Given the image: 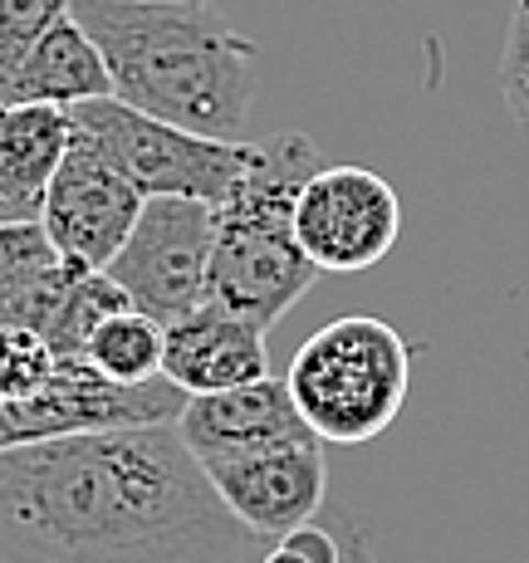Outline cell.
<instances>
[{"mask_svg": "<svg viewBox=\"0 0 529 563\" xmlns=\"http://www.w3.org/2000/svg\"><path fill=\"white\" fill-rule=\"evenodd\" d=\"M216 241V206L191 197H147L123 251L108 265V279L128 305L177 323L181 313L207 305V265Z\"/></svg>", "mask_w": 529, "mask_h": 563, "instance_id": "6", "label": "cell"}, {"mask_svg": "<svg viewBox=\"0 0 529 563\" xmlns=\"http://www.w3.org/2000/svg\"><path fill=\"white\" fill-rule=\"evenodd\" d=\"M69 118L143 197H191L221 206L241 181V172L251 167V147H255V143H225V137H201L187 133V128H172L162 118H147L137 108L118 103L113 93L69 108Z\"/></svg>", "mask_w": 529, "mask_h": 563, "instance_id": "5", "label": "cell"}, {"mask_svg": "<svg viewBox=\"0 0 529 563\" xmlns=\"http://www.w3.org/2000/svg\"><path fill=\"white\" fill-rule=\"evenodd\" d=\"M285 387L319 441L363 446L403 417L412 387V343L387 319L343 313L299 343Z\"/></svg>", "mask_w": 529, "mask_h": 563, "instance_id": "4", "label": "cell"}, {"mask_svg": "<svg viewBox=\"0 0 529 563\" xmlns=\"http://www.w3.org/2000/svg\"><path fill=\"white\" fill-rule=\"evenodd\" d=\"M265 544H269V539H261V544H251V549H241V554H231V559H225V563H255V559H261V554H265ZM359 563H377L368 544H363V554H359Z\"/></svg>", "mask_w": 529, "mask_h": 563, "instance_id": "20", "label": "cell"}, {"mask_svg": "<svg viewBox=\"0 0 529 563\" xmlns=\"http://www.w3.org/2000/svg\"><path fill=\"white\" fill-rule=\"evenodd\" d=\"M69 10L103 49L118 103L235 143L261 89V45L207 0H69Z\"/></svg>", "mask_w": 529, "mask_h": 563, "instance_id": "2", "label": "cell"}, {"mask_svg": "<svg viewBox=\"0 0 529 563\" xmlns=\"http://www.w3.org/2000/svg\"><path fill=\"white\" fill-rule=\"evenodd\" d=\"M143 201H147L143 191L74 128L69 153H64L59 172H54V181L45 191L40 225H45L49 245L64 260H79L89 269H108L113 255L123 251L128 231L137 225V216H143Z\"/></svg>", "mask_w": 529, "mask_h": 563, "instance_id": "9", "label": "cell"}, {"mask_svg": "<svg viewBox=\"0 0 529 563\" xmlns=\"http://www.w3.org/2000/svg\"><path fill=\"white\" fill-rule=\"evenodd\" d=\"M162 343H167V323H157L143 309H118L108 313L99 329L84 343V358L99 367L113 383H153L162 377Z\"/></svg>", "mask_w": 529, "mask_h": 563, "instance_id": "16", "label": "cell"}, {"mask_svg": "<svg viewBox=\"0 0 529 563\" xmlns=\"http://www.w3.org/2000/svg\"><path fill=\"white\" fill-rule=\"evenodd\" d=\"M64 15H69V0H0V99L10 93L20 64L30 59V49Z\"/></svg>", "mask_w": 529, "mask_h": 563, "instance_id": "17", "label": "cell"}, {"mask_svg": "<svg viewBox=\"0 0 529 563\" xmlns=\"http://www.w3.org/2000/svg\"><path fill=\"white\" fill-rule=\"evenodd\" d=\"M187 393L153 377V383H113L89 358H59L45 393L20 407H0V446L49 437H84V431H123L177 421Z\"/></svg>", "mask_w": 529, "mask_h": 563, "instance_id": "7", "label": "cell"}, {"mask_svg": "<svg viewBox=\"0 0 529 563\" xmlns=\"http://www.w3.org/2000/svg\"><path fill=\"white\" fill-rule=\"evenodd\" d=\"M323 167L309 133H275L251 147V167L216 206L207 299L241 319L279 323L315 289L319 265L295 235V201Z\"/></svg>", "mask_w": 529, "mask_h": 563, "instance_id": "3", "label": "cell"}, {"mask_svg": "<svg viewBox=\"0 0 529 563\" xmlns=\"http://www.w3.org/2000/svg\"><path fill=\"white\" fill-rule=\"evenodd\" d=\"M251 544L177 421L0 446V563H225Z\"/></svg>", "mask_w": 529, "mask_h": 563, "instance_id": "1", "label": "cell"}, {"mask_svg": "<svg viewBox=\"0 0 529 563\" xmlns=\"http://www.w3.org/2000/svg\"><path fill=\"white\" fill-rule=\"evenodd\" d=\"M54 349L30 329H0V407H20L45 393L54 377Z\"/></svg>", "mask_w": 529, "mask_h": 563, "instance_id": "18", "label": "cell"}, {"mask_svg": "<svg viewBox=\"0 0 529 563\" xmlns=\"http://www.w3.org/2000/svg\"><path fill=\"white\" fill-rule=\"evenodd\" d=\"M74 143L69 108L0 103V225L40 221L45 191Z\"/></svg>", "mask_w": 529, "mask_h": 563, "instance_id": "13", "label": "cell"}, {"mask_svg": "<svg viewBox=\"0 0 529 563\" xmlns=\"http://www.w3.org/2000/svg\"><path fill=\"white\" fill-rule=\"evenodd\" d=\"M177 431L201 465L255 456V451H275V446H295V441H319L315 431H309V421L299 417L285 377H255V383L231 387V393L187 397V407H181V417H177Z\"/></svg>", "mask_w": 529, "mask_h": 563, "instance_id": "11", "label": "cell"}, {"mask_svg": "<svg viewBox=\"0 0 529 563\" xmlns=\"http://www.w3.org/2000/svg\"><path fill=\"white\" fill-rule=\"evenodd\" d=\"M162 377L187 397L231 393L255 377H269V349L265 329L221 305H201L167 323V343H162Z\"/></svg>", "mask_w": 529, "mask_h": 563, "instance_id": "12", "label": "cell"}, {"mask_svg": "<svg viewBox=\"0 0 529 563\" xmlns=\"http://www.w3.org/2000/svg\"><path fill=\"white\" fill-rule=\"evenodd\" d=\"M216 485L221 505L251 529L255 539H285L289 529L323 515L329 495V465L323 441H295V446L255 451V456L201 465Z\"/></svg>", "mask_w": 529, "mask_h": 563, "instance_id": "10", "label": "cell"}, {"mask_svg": "<svg viewBox=\"0 0 529 563\" xmlns=\"http://www.w3.org/2000/svg\"><path fill=\"white\" fill-rule=\"evenodd\" d=\"M500 93L505 108L515 113V123L529 133V0H515L510 35H505V54H500Z\"/></svg>", "mask_w": 529, "mask_h": 563, "instance_id": "19", "label": "cell"}, {"mask_svg": "<svg viewBox=\"0 0 529 563\" xmlns=\"http://www.w3.org/2000/svg\"><path fill=\"white\" fill-rule=\"evenodd\" d=\"M74 269H89V265L64 260L54 251L40 221L0 225V329L45 333Z\"/></svg>", "mask_w": 529, "mask_h": 563, "instance_id": "15", "label": "cell"}, {"mask_svg": "<svg viewBox=\"0 0 529 563\" xmlns=\"http://www.w3.org/2000/svg\"><path fill=\"white\" fill-rule=\"evenodd\" d=\"M113 79H108L103 49L93 45V35L74 20V10L64 20H54L49 35L30 49V59L20 64L15 84L0 103H49V108H79L93 99H108Z\"/></svg>", "mask_w": 529, "mask_h": 563, "instance_id": "14", "label": "cell"}, {"mask_svg": "<svg viewBox=\"0 0 529 563\" xmlns=\"http://www.w3.org/2000/svg\"><path fill=\"white\" fill-rule=\"evenodd\" d=\"M295 235L319 275H359L393 255L403 201L368 167H319L295 201Z\"/></svg>", "mask_w": 529, "mask_h": 563, "instance_id": "8", "label": "cell"}]
</instances>
